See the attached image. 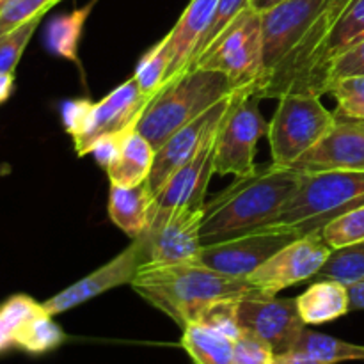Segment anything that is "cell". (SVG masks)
I'll return each instance as SVG.
<instances>
[{
    "mask_svg": "<svg viewBox=\"0 0 364 364\" xmlns=\"http://www.w3.org/2000/svg\"><path fill=\"white\" fill-rule=\"evenodd\" d=\"M41 18H31L0 38V73H14L28 41L41 23Z\"/></svg>",
    "mask_w": 364,
    "mask_h": 364,
    "instance_id": "obj_28",
    "label": "cell"
},
{
    "mask_svg": "<svg viewBox=\"0 0 364 364\" xmlns=\"http://www.w3.org/2000/svg\"><path fill=\"white\" fill-rule=\"evenodd\" d=\"M13 347V340H11L9 333L6 331V327L0 323V352L6 350V348Z\"/></svg>",
    "mask_w": 364,
    "mask_h": 364,
    "instance_id": "obj_42",
    "label": "cell"
},
{
    "mask_svg": "<svg viewBox=\"0 0 364 364\" xmlns=\"http://www.w3.org/2000/svg\"><path fill=\"white\" fill-rule=\"evenodd\" d=\"M272 348L249 333H242L233 345V364H272Z\"/></svg>",
    "mask_w": 364,
    "mask_h": 364,
    "instance_id": "obj_34",
    "label": "cell"
},
{
    "mask_svg": "<svg viewBox=\"0 0 364 364\" xmlns=\"http://www.w3.org/2000/svg\"><path fill=\"white\" fill-rule=\"evenodd\" d=\"M219 7V0H191L180 20L169 31L171 64L167 78L180 73L188 66L212 25ZM166 78V80H167Z\"/></svg>",
    "mask_w": 364,
    "mask_h": 364,
    "instance_id": "obj_17",
    "label": "cell"
},
{
    "mask_svg": "<svg viewBox=\"0 0 364 364\" xmlns=\"http://www.w3.org/2000/svg\"><path fill=\"white\" fill-rule=\"evenodd\" d=\"M322 237L333 249L347 247L364 240V205L338 217L322 230Z\"/></svg>",
    "mask_w": 364,
    "mask_h": 364,
    "instance_id": "obj_30",
    "label": "cell"
},
{
    "mask_svg": "<svg viewBox=\"0 0 364 364\" xmlns=\"http://www.w3.org/2000/svg\"><path fill=\"white\" fill-rule=\"evenodd\" d=\"M364 75V39L352 45L343 53L334 57L329 64V84L338 78ZM329 87V85H327Z\"/></svg>",
    "mask_w": 364,
    "mask_h": 364,
    "instance_id": "obj_36",
    "label": "cell"
},
{
    "mask_svg": "<svg viewBox=\"0 0 364 364\" xmlns=\"http://www.w3.org/2000/svg\"><path fill=\"white\" fill-rule=\"evenodd\" d=\"M235 92L238 91L226 75L198 66L185 68L167 78L149 98L137 130L159 149L174 132Z\"/></svg>",
    "mask_w": 364,
    "mask_h": 364,
    "instance_id": "obj_3",
    "label": "cell"
},
{
    "mask_svg": "<svg viewBox=\"0 0 364 364\" xmlns=\"http://www.w3.org/2000/svg\"><path fill=\"white\" fill-rule=\"evenodd\" d=\"M215 135L217 132L156 192V206H205L208 183L215 174Z\"/></svg>",
    "mask_w": 364,
    "mask_h": 364,
    "instance_id": "obj_16",
    "label": "cell"
},
{
    "mask_svg": "<svg viewBox=\"0 0 364 364\" xmlns=\"http://www.w3.org/2000/svg\"><path fill=\"white\" fill-rule=\"evenodd\" d=\"M132 288L181 329L198 323L203 313L217 302L265 294L247 277L226 276L198 262L144 265L132 281Z\"/></svg>",
    "mask_w": 364,
    "mask_h": 364,
    "instance_id": "obj_1",
    "label": "cell"
},
{
    "mask_svg": "<svg viewBox=\"0 0 364 364\" xmlns=\"http://www.w3.org/2000/svg\"><path fill=\"white\" fill-rule=\"evenodd\" d=\"M43 302H36L28 295H14L9 301L0 306V323L6 327L13 340L14 333L25 326L28 320L34 318L36 315L43 311Z\"/></svg>",
    "mask_w": 364,
    "mask_h": 364,
    "instance_id": "obj_32",
    "label": "cell"
},
{
    "mask_svg": "<svg viewBox=\"0 0 364 364\" xmlns=\"http://www.w3.org/2000/svg\"><path fill=\"white\" fill-rule=\"evenodd\" d=\"M194 66L219 71L238 92L252 95L263 75L262 13L245 7L203 50L191 68Z\"/></svg>",
    "mask_w": 364,
    "mask_h": 364,
    "instance_id": "obj_5",
    "label": "cell"
},
{
    "mask_svg": "<svg viewBox=\"0 0 364 364\" xmlns=\"http://www.w3.org/2000/svg\"><path fill=\"white\" fill-rule=\"evenodd\" d=\"M169 64V36L166 34L141 60H139L134 73V78L139 84V87H141L146 95H155L156 89L166 82Z\"/></svg>",
    "mask_w": 364,
    "mask_h": 364,
    "instance_id": "obj_27",
    "label": "cell"
},
{
    "mask_svg": "<svg viewBox=\"0 0 364 364\" xmlns=\"http://www.w3.org/2000/svg\"><path fill=\"white\" fill-rule=\"evenodd\" d=\"M203 217L205 206H156L149 226L139 237L144 265L196 262L203 247Z\"/></svg>",
    "mask_w": 364,
    "mask_h": 364,
    "instance_id": "obj_8",
    "label": "cell"
},
{
    "mask_svg": "<svg viewBox=\"0 0 364 364\" xmlns=\"http://www.w3.org/2000/svg\"><path fill=\"white\" fill-rule=\"evenodd\" d=\"M180 345L194 364H233L235 341L201 323L181 329Z\"/></svg>",
    "mask_w": 364,
    "mask_h": 364,
    "instance_id": "obj_22",
    "label": "cell"
},
{
    "mask_svg": "<svg viewBox=\"0 0 364 364\" xmlns=\"http://www.w3.org/2000/svg\"><path fill=\"white\" fill-rule=\"evenodd\" d=\"M149 98L151 95H146L132 77L100 102H92L84 132L73 141L77 155L87 156L92 142L102 135L137 127Z\"/></svg>",
    "mask_w": 364,
    "mask_h": 364,
    "instance_id": "obj_12",
    "label": "cell"
},
{
    "mask_svg": "<svg viewBox=\"0 0 364 364\" xmlns=\"http://www.w3.org/2000/svg\"><path fill=\"white\" fill-rule=\"evenodd\" d=\"M91 105H92L91 100H85V98L70 100V102H66L63 105L64 130L68 132V135H71L73 141L82 134V132H84Z\"/></svg>",
    "mask_w": 364,
    "mask_h": 364,
    "instance_id": "obj_38",
    "label": "cell"
},
{
    "mask_svg": "<svg viewBox=\"0 0 364 364\" xmlns=\"http://www.w3.org/2000/svg\"><path fill=\"white\" fill-rule=\"evenodd\" d=\"M156 149L151 142L137 130L132 128L124 137L117 159L107 169L110 185L117 187H135L142 181L149 180Z\"/></svg>",
    "mask_w": 364,
    "mask_h": 364,
    "instance_id": "obj_19",
    "label": "cell"
},
{
    "mask_svg": "<svg viewBox=\"0 0 364 364\" xmlns=\"http://www.w3.org/2000/svg\"><path fill=\"white\" fill-rule=\"evenodd\" d=\"M272 364H322L315 359L308 358V355H302L299 352H288V354H279L274 358Z\"/></svg>",
    "mask_w": 364,
    "mask_h": 364,
    "instance_id": "obj_40",
    "label": "cell"
},
{
    "mask_svg": "<svg viewBox=\"0 0 364 364\" xmlns=\"http://www.w3.org/2000/svg\"><path fill=\"white\" fill-rule=\"evenodd\" d=\"M66 341L64 331L53 322V316L43 309L39 315L28 320L13 336V347L21 348L28 354H45L60 347Z\"/></svg>",
    "mask_w": 364,
    "mask_h": 364,
    "instance_id": "obj_24",
    "label": "cell"
},
{
    "mask_svg": "<svg viewBox=\"0 0 364 364\" xmlns=\"http://www.w3.org/2000/svg\"><path fill=\"white\" fill-rule=\"evenodd\" d=\"M348 297H350V311H364V277L355 281L348 287Z\"/></svg>",
    "mask_w": 364,
    "mask_h": 364,
    "instance_id": "obj_39",
    "label": "cell"
},
{
    "mask_svg": "<svg viewBox=\"0 0 364 364\" xmlns=\"http://www.w3.org/2000/svg\"><path fill=\"white\" fill-rule=\"evenodd\" d=\"M294 352L315 359L322 364H338L345 361H364V345H355L329 334L309 331L302 333Z\"/></svg>",
    "mask_w": 364,
    "mask_h": 364,
    "instance_id": "obj_23",
    "label": "cell"
},
{
    "mask_svg": "<svg viewBox=\"0 0 364 364\" xmlns=\"http://www.w3.org/2000/svg\"><path fill=\"white\" fill-rule=\"evenodd\" d=\"M269 134V121L259 110V98L237 92L215 135V174L247 176L256 166V149Z\"/></svg>",
    "mask_w": 364,
    "mask_h": 364,
    "instance_id": "obj_7",
    "label": "cell"
},
{
    "mask_svg": "<svg viewBox=\"0 0 364 364\" xmlns=\"http://www.w3.org/2000/svg\"><path fill=\"white\" fill-rule=\"evenodd\" d=\"M237 95V92H235ZM235 95L228 96L223 102L217 103L215 107L199 116L187 127L180 128L174 132L155 153V162H153L151 174H149V187L153 192L160 191L167 180L180 169L181 166L188 162L203 146L206 144L210 137L219 130L220 123H223L224 116H226L228 109H230L231 102H233Z\"/></svg>",
    "mask_w": 364,
    "mask_h": 364,
    "instance_id": "obj_14",
    "label": "cell"
},
{
    "mask_svg": "<svg viewBox=\"0 0 364 364\" xmlns=\"http://www.w3.org/2000/svg\"><path fill=\"white\" fill-rule=\"evenodd\" d=\"M14 89V73H0V105L11 96Z\"/></svg>",
    "mask_w": 364,
    "mask_h": 364,
    "instance_id": "obj_41",
    "label": "cell"
},
{
    "mask_svg": "<svg viewBox=\"0 0 364 364\" xmlns=\"http://www.w3.org/2000/svg\"><path fill=\"white\" fill-rule=\"evenodd\" d=\"M142 265H144L142 245L141 240L135 238L127 249H123L119 255L114 256L105 265H102L95 272L87 274L77 283L70 284L63 291L43 302V308L52 316L70 311V309L77 308V306L84 304V302L91 301V299L98 297V295L105 294L112 288L132 284Z\"/></svg>",
    "mask_w": 364,
    "mask_h": 364,
    "instance_id": "obj_13",
    "label": "cell"
},
{
    "mask_svg": "<svg viewBox=\"0 0 364 364\" xmlns=\"http://www.w3.org/2000/svg\"><path fill=\"white\" fill-rule=\"evenodd\" d=\"M237 306L238 301L217 302V304H213L212 308H208L203 313V316L199 318L198 323L210 327V329L217 331V333L224 334V336L231 338V340L235 341L237 338L242 336V333H244L240 323H238Z\"/></svg>",
    "mask_w": 364,
    "mask_h": 364,
    "instance_id": "obj_33",
    "label": "cell"
},
{
    "mask_svg": "<svg viewBox=\"0 0 364 364\" xmlns=\"http://www.w3.org/2000/svg\"><path fill=\"white\" fill-rule=\"evenodd\" d=\"M132 128H128V130H123V132H114V134L102 135V137L96 139V141L92 142V146L89 148L87 155L95 156L96 162H98L100 166L107 171L109 169L110 164H112L114 160L117 159V155H119L124 137H127L128 132Z\"/></svg>",
    "mask_w": 364,
    "mask_h": 364,
    "instance_id": "obj_37",
    "label": "cell"
},
{
    "mask_svg": "<svg viewBox=\"0 0 364 364\" xmlns=\"http://www.w3.org/2000/svg\"><path fill=\"white\" fill-rule=\"evenodd\" d=\"M364 39V0H354L334 21L326 39L327 64L352 45Z\"/></svg>",
    "mask_w": 364,
    "mask_h": 364,
    "instance_id": "obj_25",
    "label": "cell"
},
{
    "mask_svg": "<svg viewBox=\"0 0 364 364\" xmlns=\"http://www.w3.org/2000/svg\"><path fill=\"white\" fill-rule=\"evenodd\" d=\"M249 2H251V0H219V7H217V13H215V16H213L212 25H210L208 32H206L205 38H203V41H201V45H199L198 52H196L194 59H192V63L188 64L187 68H191L192 64L198 60V57L201 55L203 50H205L206 46H208L210 43H212L213 39H215L217 36H219L220 32L228 27V23H230L233 18H237L238 14L245 9V7H249Z\"/></svg>",
    "mask_w": 364,
    "mask_h": 364,
    "instance_id": "obj_35",
    "label": "cell"
},
{
    "mask_svg": "<svg viewBox=\"0 0 364 364\" xmlns=\"http://www.w3.org/2000/svg\"><path fill=\"white\" fill-rule=\"evenodd\" d=\"M269 121V144L272 162L291 167L304 153L318 144L334 127L336 114L331 112L320 95L281 96Z\"/></svg>",
    "mask_w": 364,
    "mask_h": 364,
    "instance_id": "obj_6",
    "label": "cell"
},
{
    "mask_svg": "<svg viewBox=\"0 0 364 364\" xmlns=\"http://www.w3.org/2000/svg\"><path fill=\"white\" fill-rule=\"evenodd\" d=\"M336 114L329 134L294 164L301 173L364 171V119Z\"/></svg>",
    "mask_w": 364,
    "mask_h": 364,
    "instance_id": "obj_15",
    "label": "cell"
},
{
    "mask_svg": "<svg viewBox=\"0 0 364 364\" xmlns=\"http://www.w3.org/2000/svg\"><path fill=\"white\" fill-rule=\"evenodd\" d=\"M295 238L299 235L287 224H267L228 240L203 244L196 262L226 276L247 277Z\"/></svg>",
    "mask_w": 364,
    "mask_h": 364,
    "instance_id": "obj_9",
    "label": "cell"
},
{
    "mask_svg": "<svg viewBox=\"0 0 364 364\" xmlns=\"http://www.w3.org/2000/svg\"><path fill=\"white\" fill-rule=\"evenodd\" d=\"M155 208L156 196L149 187V181H142L135 187L110 185L109 217L132 240L144 233Z\"/></svg>",
    "mask_w": 364,
    "mask_h": 364,
    "instance_id": "obj_18",
    "label": "cell"
},
{
    "mask_svg": "<svg viewBox=\"0 0 364 364\" xmlns=\"http://www.w3.org/2000/svg\"><path fill=\"white\" fill-rule=\"evenodd\" d=\"M96 0L85 4L84 7L71 11L68 14L55 16L48 23L45 32L46 48L57 57L71 60L75 64H80L78 60V45H80L82 34H84V25L95 7Z\"/></svg>",
    "mask_w": 364,
    "mask_h": 364,
    "instance_id": "obj_21",
    "label": "cell"
},
{
    "mask_svg": "<svg viewBox=\"0 0 364 364\" xmlns=\"http://www.w3.org/2000/svg\"><path fill=\"white\" fill-rule=\"evenodd\" d=\"M364 277V240L347 247L333 249L326 265L311 281H338L347 287Z\"/></svg>",
    "mask_w": 364,
    "mask_h": 364,
    "instance_id": "obj_26",
    "label": "cell"
},
{
    "mask_svg": "<svg viewBox=\"0 0 364 364\" xmlns=\"http://www.w3.org/2000/svg\"><path fill=\"white\" fill-rule=\"evenodd\" d=\"M327 95L336 100V112L348 117L364 119V75L333 80Z\"/></svg>",
    "mask_w": 364,
    "mask_h": 364,
    "instance_id": "obj_29",
    "label": "cell"
},
{
    "mask_svg": "<svg viewBox=\"0 0 364 364\" xmlns=\"http://www.w3.org/2000/svg\"><path fill=\"white\" fill-rule=\"evenodd\" d=\"M57 2L60 0H7L0 9V38L31 18L45 16Z\"/></svg>",
    "mask_w": 364,
    "mask_h": 364,
    "instance_id": "obj_31",
    "label": "cell"
},
{
    "mask_svg": "<svg viewBox=\"0 0 364 364\" xmlns=\"http://www.w3.org/2000/svg\"><path fill=\"white\" fill-rule=\"evenodd\" d=\"M364 205V171L302 173L299 187L277 223L299 237L322 231L338 217Z\"/></svg>",
    "mask_w": 364,
    "mask_h": 364,
    "instance_id": "obj_4",
    "label": "cell"
},
{
    "mask_svg": "<svg viewBox=\"0 0 364 364\" xmlns=\"http://www.w3.org/2000/svg\"><path fill=\"white\" fill-rule=\"evenodd\" d=\"M302 173L270 162L252 174L237 176L233 183L205 203L203 244L228 240L279 220L295 194Z\"/></svg>",
    "mask_w": 364,
    "mask_h": 364,
    "instance_id": "obj_2",
    "label": "cell"
},
{
    "mask_svg": "<svg viewBox=\"0 0 364 364\" xmlns=\"http://www.w3.org/2000/svg\"><path fill=\"white\" fill-rule=\"evenodd\" d=\"M331 252L333 247L322 237V231L302 235L267 259L247 276V281L265 294L277 295L284 288L311 283L326 265Z\"/></svg>",
    "mask_w": 364,
    "mask_h": 364,
    "instance_id": "obj_10",
    "label": "cell"
},
{
    "mask_svg": "<svg viewBox=\"0 0 364 364\" xmlns=\"http://www.w3.org/2000/svg\"><path fill=\"white\" fill-rule=\"evenodd\" d=\"M297 308L306 326L333 322L350 311L348 287L338 281H313L297 297Z\"/></svg>",
    "mask_w": 364,
    "mask_h": 364,
    "instance_id": "obj_20",
    "label": "cell"
},
{
    "mask_svg": "<svg viewBox=\"0 0 364 364\" xmlns=\"http://www.w3.org/2000/svg\"><path fill=\"white\" fill-rule=\"evenodd\" d=\"M237 315L242 331L265 341L276 355L294 352L308 327L301 318L297 299H279L267 294L242 299Z\"/></svg>",
    "mask_w": 364,
    "mask_h": 364,
    "instance_id": "obj_11",
    "label": "cell"
}]
</instances>
